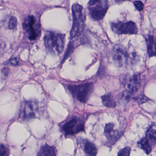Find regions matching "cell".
Masks as SVG:
<instances>
[{
    "label": "cell",
    "mask_w": 156,
    "mask_h": 156,
    "mask_svg": "<svg viewBox=\"0 0 156 156\" xmlns=\"http://www.w3.org/2000/svg\"><path fill=\"white\" fill-rule=\"evenodd\" d=\"M44 44L47 50L51 54H61L65 47V35L63 34L48 31L45 34Z\"/></svg>",
    "instance_id": "obj_1"
},
{
    "label": "cell",
    "mask_w": 156,
    "mask_h": 156,
    "mask_svg": "<svg viewBox=\"0 0 156 156\" xmlns=\"http://www.w3.org/2000/svg\"><path fill=\"white\" fill-rule=\"evenodd\" d=\"M73 23L70 31L71 39L79 36L83 33L84 28L85 16L83 13L82 6L78 4H75L72 7Z\"/></svg>",
    "instance_id": "obj_2"
},
{
    "label": "cell",
    "mask_w": 156,
    "mask_h": 156,
    "mask_svg": "<svg viewBox=\"0 0 156 156\" xmlns=\"http://www.w3.org/2000/svg\"><path fill=\"white\" fill-rule=\"evenodd\" d=\"M93 83H87L79 85H69L68 89L74 98L83 103H86L91 94Z\"/></svg>",
    "instance_id": "obj_3"
},
{
    "label": "cell",
    "mask_w": 156,
    "mask_h": 156,
    "mask_svg": "<svg viewBox=\"0 0 156 156\" xmlns=\"http://www.w3.org/2000/svg\"><path fill=\"white\" fill-rule=\"evenodd\" d=\"M108 7V0H90L88 3L90 16L95 21L102 20L104 17Z\"/></svg>",
    "instance_id": "obj_4"
},
{
    "label": "cell",
    "mask_w": 156,
    "mask_h": 156,
    "mask_svg": "<svg viewBox=\"0 0 156 156\" xmlns=\"http://www.w3.org/2000/svg\"><path fill=\"white\" fill-rule=\"evenodd\" d=\"M112 59L114 64L119 67L126 66L134 60L135 56L131 55L123 47L116 46L112 52Z\"/></svg>",
    "instance_id": "obj_5"
},
{
    "label": "cell",
    "mask_w": 156,
    "mask_h": 156,
    "mask_svg": "<svg viewBox=\"0 0 156 156\" xmlns=\"http://www.w3.org/2000/svg\"><path fill=\"white\" fill-rule=\"evenodd\" d=\"M111 27L113 32L117 34H136L138 33L136 24L132 21L113 23H112Z\"/></svg>",
    "instance_id": "obj_6"
},
{
    "label": "cell",
    "mask_w": 156,
    "mask_h": 156,
    "mask_svg": "<svg viewBox=\"0 0 156 156\" xmlns=\"http://www.w3.org/2000/svg\"><path fill=\"white\" fill-rule=\"evenodd\" d=\"M23 28L30 40H35L40 34V29L39 26L36 25V20L33 16H28L25 18Z\"/></svg>",
    "instance_id": "obj_7"
},
{
    "label": "cell",
    "mask_w": 156,
    "mask_h": 156,
    "mask_svg": "<svg viewBox=\"0 0 156 156\" xmlns=\"http://www.w3.org/2000/svg\"><path fill=\"white\" fill-rule=\"evenodd\" d=\"M123 84L126 90L133 94L136 92L141 86V78L139 75H133L126 76L122 79Z\"/></svg>",
    "instance_id": "obj_8"
},
{
    "label": "cell",
    "mask_w": 156,
    "mask_h": 156,
    "mask_svg": "<svg viewBox=\"0 0 156 156\" xmlns=\"http://www.w3.org/2000/svg\"><path fill=\"white\" fill-rule=\"evenodd\" d=\"M37 108V104L34 101H25L21 105L19 115L21 119H29L35 116V112Z\"/></svg>",
    "instance_id": "obj_9"
},
{
    "label": "cell",
    "mask_w": 156,
    "mask_h": 156,
    "mask_svg": "<svg viewBox=\"0 0 156 156\" xmlns=\"http://www.w3.org/2000/svg\"><path fill=\"white\" fill-rule=\"evenodd\" d=\"M66 135H73L84 130L83 123L77 118H74L65 124L63 127Z\"/></svg>",
    "instance_id": "obj_10"
},
{
    "label": "cell",
    "mask_w": 156,
    "mask_h": 156,
    "mask_svg": "<svg viewBox=\"0 0 156 156\" xmlns=\"http://www.w3.org/2000/svg\"><path fill=\"white\" fill-rule=\"evenodd\" d=\"M146 41L149 56H156V37L153 35H149L146 38Z\"/></svg>",
    "instance_id": "obj_11"
},
{
    "label": "cell",
    "mask_w": 156,
    "mask_h": 156,
    "mask_svg": "<svg viewBox=\"0 0 156 156\" xmlns=\"http://www.w3.org/2000/svg\"><path fill=\"white\" fill-rule=\"evenodd\" d=\"M37 156H56V155L54 147L45 144L41 147Z\"/></svg>",
    "instance_id": "obj_12"
},
{
    "label": "cell",
    "mask_w": 156,
    "mask_h": 156,
    "mask_svg": "<svg viewBox=\"0 0 156 156\" xmlns=\"http://www.w3.org/2000/svg\"><path fill=\"white\" fill-rule=\"evenodd\" d=\"M146 138L149 144L156 145V123L153 124L147 131Z\"/></svg>",
    "instance_id": "obj_13"
},
{
    "label": "cell",
    "mask_w": 156,
    "mask_h": 156,
    "mask_svg": "<svg viewBox=\"0 0 156 156\" xmlns=\"http://www.w3.org/2000/svg\"><path fill=\"white\" fill-rule=\"evenodd\" d=\"M101 99L103 104L105 107L108 108H114L116 106V102L111 94L103 95L101 97Z\"/></svg>",
    "instance_id": "obj_14"
},
{
    "label": "cell",
    "mask_w": 156,
    "mask_h": 156,
    "mask_svg": "<svg viewBox=\"0 0 156 156\" xmlns=\"http://www.w3.org/2000/svg\"><path fill=\"white\" fill-rule=\"evenodd\" d=\"M114 126L113 124L109 123L105 126L104 130V134L106 138L109 140L113 139L115 135V131Z\"/></svg>",
    "instance_id": "obj_15"
},
{
    "label": "cell",
    "mask_w": 156,
    "mask_h": 156,
    "mask_svg": "<svg viewBox=\"0 0 156 156\" xmlns=\"http://www.w3.org/2000/svg\"><path fill=\"white\" fill-rule=\"evenodd\" d=\"M84 150L88 155L95 156L97 154V149L94 144L90 142H87L84 146Z\"/></svg>",
    "instance_id": "obj_16"
},
{
    "label": "cell",
    "mask_w": 156,
    "mask_h": 156,
    "mask_svg": "<svg viewBox=\"0 0 156 156\" xmlns=\"http://www.w3.org/2000/svg\"><path fill=\"white\" fill-rule=\"evenodd\" d=\"M139 146L144 150L147 154H150L152 151V147L147 138H143L138 142Z\"/></svg>",
    "instance_id": "obj_17"
},
{
    "label": "cell",
    "mask_w": 156,
    "mask_h": 156,
    "mask_svg": "<svg viewBox=\"0 0 156 156\" xmlns=\"http://www.w3.org/2000/svg\"><path fill=\"white\" fill-rule=\"evenodd\" d=\"M131 148L129 147H125L119 151L118 156H130Z\"/></svg>",
    "instance_id": "obj_18"
},
{
    "label": "cell",
    "mask_w": 156,
    "mask_h": 156,
    "mask_svg": "<svg viewBox=\"0 0 156 156\" xmlns=\"http://www.w3.org/2000/svg\"><path fill=\"white\" fill-rule=\"evenodd\" d=\"M9 151L8 148L2 144H0V156H9Z\"/></svg>",
    "instance_id": "obj_19"
},
{
    "label": "cell",
    "mask_w": 156,
    "mask_h": 156,
    "mask_svg": "<svg viewBox=\"0 0 156 156\" xmlns=\"http://www.w3.org/2000/svg\"><path fill=\"white\" fill-rule=\"evenodd\" d=\"M17 25V20L15 17H12L9 23V27L10 29H13L16 27Z\"/></svg>",
    "instance_id": "obj_20"
},
{
    "label": "cell",
    "mask_w": 156,
    "mask_h": 156,
    "mask_svg": "<svg viewBox=\"0 0 156 156\" xmlns=\"http://www.w3.org/2000/svg\"><path fill=\"white\" fill-rule=\"evenodd\" d=\"M134 4L136 8V9L138 10V11L141 12V11L144 10V5L143 2L140 1H136L134 2Z\"/></svg>",
    "instance_id": "obj_21"
},
{
    "label": "cell",
    "mask_w": 156,
    "mask_h": 156,
    "mask_svg": "<svg viewBox=\"0 0 156 156\" xmlns=\"http://www.w3.org/2000/svg\"><path fill=\"white\" fill-rule=\"evenodd\" d=\"M134 100L137 102L140 103H143L145 102L148 101V99L147 97L145 96H137L134 98Z\"/></svg>",
    "instance_id": "obj_22"
},
{
    "label": "cell",
    "mask_w": 156,
    "mask_h": 156,
    "mask_svg": "<svg viewBox=\"0 0 156 156\" xmlns=\"http://www.w3.org/2000/svg\"><path fill=\"white\" fill-rule=\"evenodd\" d=\"M73 48H74V44H73V43H70V44L69 45L67 51L66 52V55H65L64 60L66 59V58H68V57H69V54L71 53V51H72Z\"/></svg>",
    "instance_id": "obj_23"
},
{
    "label": "cell",
    "mask_w": 156,
    "mask_h": 156,
    "mask_svg": "<svg viewBox=\"0 0 156 156\" xmlns=\"http://www.w3.org/2000/svg\"><path fill=\"white\" fill-rule=\"evenodd\" d=\"M10 63L11 65L16 66V65H18V63H19V59L17 58H12V59H10Z\"/></svg>",
    "instance_id": "obj_24"
},
{
    "label": "cell",
    "mask_w": 156,
    "mask_h": 156,
    "mask_svg": "<svg viewBox=\"0 0 156 156\" xmlns=\"http://www.w3.org/2000/svg\"><path fill=\"white\" fill-rule=\"evenodd\" d=\"M9 69L8 68H3V69H2V75H3V76H7L8 73H9Z\"/></svg>",
    "instance_id": "obj_25"
}]
</instances>
